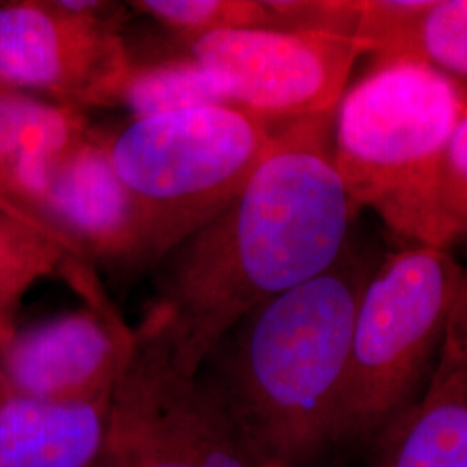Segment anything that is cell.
I'll list each match as a JSON object with an SVG mask.
<instances>
[{
	"label": "cell",
	"mask_w": 467,
	"mask_h": 467,
	"mask_svg": "<svg viewBox=\"0 0 467 467\" xmlns=\"http://www.w3.org/2000/svg\"><path fill=\"white\" fill-rule=\"evenodd\" d=\"M462 239H467V109L436 171L430 246L449 250Z\"/></svg>",
	"instance_id": "cell-17"
},
{
	"label": "cell",
	"mask_w": 467,
	"mask_h": 467,
	"mask_svg": "<svg viewBox=\"0 0 467 467\" xmlns=\"http://www.w3.org/2000/svg\"><path fill=\"white\" fill-rule=\"evenodd\" d=\"M132 5L191 38L222 30H274L268 4L260 0H140Z\"/></svg>",
	"instance_id": "cell-16"
},
{
	"label": "cell",
	"mask_w": 467,
	"mask_h": 467,
	"mask_svg": "<svg viewBox=\"0 0 467 467\" xmlns=\"http://www.w3.org/2000/svg\"><path fill=\"white\" fill-rule=\"evenodd\" d=\"M87 467H127L119 459H118L115 453H111V451H108V449H104L102 453H100L99 457L94 461V462H90Z\"/></svg>",
	"instance_id": "cell-20"
},
{
	"label": "cell",
	"mask_w": 467,
	"mask_h": 467,
	"mask_svg": "<svg viewBox=\"0 0 467 467\" xmlns=\"http://www.w3.org/2000/svg\"><path fill=\"white\" fill-rule=\"evenodd\" d=\"M462 295L467 298V268L464 272V281H462Z\"/></svg>",
	"instance_id": "cell-22"
},
{
	"label": "cell",
	"mask_w": 467,
	"mask_h": 467,
	"mask_svg": "<svg viewBox=\"0 0 467 467\" xmlns=\"http://www.w3.org/2000/svg\"><path fill=\"white\" fill-rule=\"evenodd\" d=\"M87 130L80 109L36 99L0 77V191L28 208L50 163Z\"/></svg>",
	"instance_id": "cell-14"
},
{
	"label": "cell",
	"mask_w": 467,
	"mask_h": 467,
	"mask_svg": "<svg viewBox=\"0 0 467 467\" xmlns=\"http://www.w3.org/2000/svg\"><path fill=\"white\" fill-rule=\"evenodd\" d=\"M0 213L5 215V217L16 220L19 223H23V225L34 229L36 233L49 235L50 239H54L57 244H61V246L67 251V254L71 256V251L67 248V243H65L57 234L54 233L42 218L36 217L32 210H28L26 206L19 204L17 201L9 198V196H7L5 192H2V191H0Z\"/></svg>",
	"instance_id": "cell-18"
},
{
	"label": "cell",
	"mask_w": 467,
	"mask_h": 467,
	"mask_svg": "<svg viewBox=\"0 0 467 467\" xmlns=\"http://www.w3.org/2000/svg\"><path fill=\"white\" fill-rule=\"evenodd\" d=\"M80 310L0 337V374L9 391L49 401L111 400L129 364L135 333L102 289Z\"/></svg>",
	"instance_id": "cell-9"
},
{
	"label": "cell",
	"mask_w": 467,
	"mask_h": 467,
	"mask_svg": "<svg viewBox=\"0 0 467 467\" xmlns=\"http://www.w3.org/2000/svg\"><path fill=\"white\" fill-rule=\"evenodd\" d=\"M270 121L233 104L135 118L106 146L134 201L146 260L161 262L244 189L274 139Z\"/></svg>",
	"instance_id": "cell-4"
},
{
	"label": "cell",
	"mask_w": 467,
	"mask_h": 467,
	"mask_svg": "<svg viewBox=\"0 0 467 467\" xmlns=\"http://www.w3.org/2000/svg\"><path fill=\"white\" fill-rule=\"evenodd\" d=\"M26 204L75 260L148 262L134 201L113 167L106 137L90 129L50 163Z\"/></svg>",
	"instance_id": "cell-10"
},
{
	"label": "cell",
	"mask_w": 467,
	"mask_h": 467,
	"mask_svg": "<svg viewBox=\"0 0 467 467\" xmlns=\"http://www.w3.org/2000/svg\"><path fill=\"white\" fill-rule=\"evenodd\" d=\"M449 250L386 254L357 310L341 410V443L376 441L431 379L464 281Z\"/></svg>",
	"instance_id": "cell-5"
},
{
	"label": "cell",
	"mask_w": 467,
	"mask_h": 467,
	"mask_svg": "<svg viewBox=\"0 0 467 467\" xmlns=\"http://www.w3.org/2000/svg\"><path fill=\"white\" fill-rule=\"evenodd\" d=\"M111 400L0 403V467H87L108 441Z\"/></svg>",
	"instance_id": "cell-12"
},
{
	"label": "cell",
	"mask_w": 467,
	"mask_h": 467,
	"mask_svg": "<svg viewBox=\"0 0 467 467\" xmlns=\"http://www.w3.org/2000/svg\"><path fill=\"white\" fill-rule=\"evenodd\" d=\"M366 52L357 36L329 32L246 28L191 38V57L225 99L270 123L334 111Z\"/></svg>",
	"instance_id": "cell-7"
},
{
	"label": "cell",
	"mask_w": 467,
	"mask_h": 467,
	"mask_svg": "<svg viewBox=\"0 0 467 467\" xmlns=\"http://www.w3.org/2000/svg\"><path fill=\"white\" fill-rule=\"evenodd\" d=\"M376 443L370 467H467V300L461 293L430 383Z\"/></svg>",
	"instance_id": "cell-11"
},
{
	"label": "cell",
	"mask_w": 467,
	"mask_h": 467,
	"mask_svg": "<svg viewBox=\"0 0 467 467\" xmlns=\"http://www.w3.org/2000/svg\"><path fill=\"white\" fill-rule=\"evenodd\" d=\"M333 118L287 121L244 189L160 262L146 314L189 376L251 310L324 274L347 250L357 208L334 167Z\"/></svg>",
	"instance_id": "cell-1"
},
{
	"label": "cell",
	"mask_w": 467,
	"mask_h": 467,
	"mask_svg": "<svg viewBox=\"0 0 467 467\" xmlns=\"http://www.w3.org/2000/svg\"><path fill=\"white\" fill-rule=\"evenodd\" d=\"M378 264L351 248L241 318L201 366L258 466L306 467L341 443L362 293Z\"/></svg>",
	"instance_id": "cell-2"
},
{
	"label": "cell",
	"mask_w": 467,
	"mask_h": 467,
	"mask_svg": "<svg viewBox=\"0 0 467 467\" xmlns=\"http://www.w3.org/2000/svg\"><path fill=\"white\" fill-rule=\"evenodd\" d=\"M7 395H9V388H7V384H5L2 374H0V403L4 401V399H5Z\"/></svg>",
	"instance_id": "cell-21"
},
{
	"label": "cell",
	"mask_w": 467,
	"mask_h": 467,
	"mask_svg": "<svg viewBox=\"0 0 467 467\" xmlns=\"http://www.w3.org/2000/svg\"><path fill=\"white\" fill-rule=\"evenodd\" d=\"M467 109V90L414 57H381L334 109L333 161L353 206L430 246L440 160Z\"/></svg>",
	"instance_id": "cell-3"
},
{
	"label": "cell",
	"mask_w": 467,
	"mask_h": 467,
	"mask_svg": "<svg viewBox=\"0 0 467 467\" xmlns=\"http://www.w3.org/2000/svg\"><path fill=\"white\" fill-rule=\"evenodd\" d=\"M134 333L106 449L127 467H260L212 386L177 366L160 322L144 314Z\"/></svg>",
	"instance_id": "cell-6"
},
{
	"label": "cell",
	"mask_w": 467,
	"mask_h": 467,
	"mask_svg": "<svg viewBox=\"0 0 467 467\" xmlns=\"http://www.w3.org/2000/svg\"><path fill=\"white\" fill-rule=\"evenodd\" d=\"M262 467H279V466H262Z\"/></svg>",
	"instance_id": "cell-23"
},
{
	"label": "cell",
	"mask_w": 467,
	"mask_h": 467,
	"mask_svg": "<svg viewBox=\"0 0 467 467\" xmlns=\"http://www.w3.org/2000/svg\"><path fill=\"white\" fill-rule=\"evenodd\" d=\"M113 4H0V77L80 109L109 106L132 59Z\"/></svg>",
	"instance_id": "cell-8"
},
{
	"label": "cell",
	"mask_w": 467,
	"mask_h": 467,
	"mask_svg": "<svg viewBox=\"0 0 467 467\" xmlns=\"http://www.w3.org/2000/svg\"><path fill=\"white\" fill-rule=\"evenodd\" d=\"M26 291L21 287L0 285V337L15 326L13 316H15L17 303L21 301Z\"/></svg>",
	"instance_id": "cell-19"
},
{
	"label": "cell",
	"mask_w": 467,
	"mask_h": 467,
	"mask_svg": "<svg viewBox=\"0 0 467 467\" xmlns=\"http://www.w3.org/2000/svg\"><path fill=\"white\" fill-rule=\"evenodd\" d=\"M111 104L129 108L135 118H150L231 102L192 57H185L140 67L132 63L119 80Z\"/></svg>",
	"instance_id": "cell-15"
},
{
	"label": "cell",
	"mask_w": 467,
	"mask_h": 467,
	"mask_svg": "<svg viewBox=\"0 0 467 467\" xmlns=\"http://www.w3.org/2000/svg\"><path fill=\"white\" fill-rule=\"evenodd\" d=\"M355 36L381 57H414L467 78V0L360 2Z\"/></svg>",
	"instance_id": "cell-13"
}]
</instances>
